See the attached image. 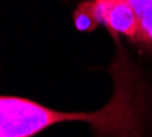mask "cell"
<instances>
[{
  "label": "cell",
  "mask_w": 152,
  "mask_h": 137,
  "mask_svg": "<svg viewBox=\"0 0 152 137\" xmlns=\"http://www.w3.org/2000/svg\"><path fill=\"white\" fill-rule=\"evenodd\" d=\"M139 22V39L134 45L152 57V0H126Z\"/></svg>",
  "instance_id": "obj_1"
},
{
  "label": "cell",
  "mask_w": 152,
  "mask_h": 137,
  "mask_svg": "<svg viewBox=\"0 0 152 137\" xmlns=\"http://www.w3.org/2000/svg\"><path fill=\"white\" fill-rule=\"evenodd\" d=\"M73 25L82 33H91L99 27L86 1H80L76 10L73 11Z\"/></svg>",
  "instance_id": "obj_2"
}]
</instances>
